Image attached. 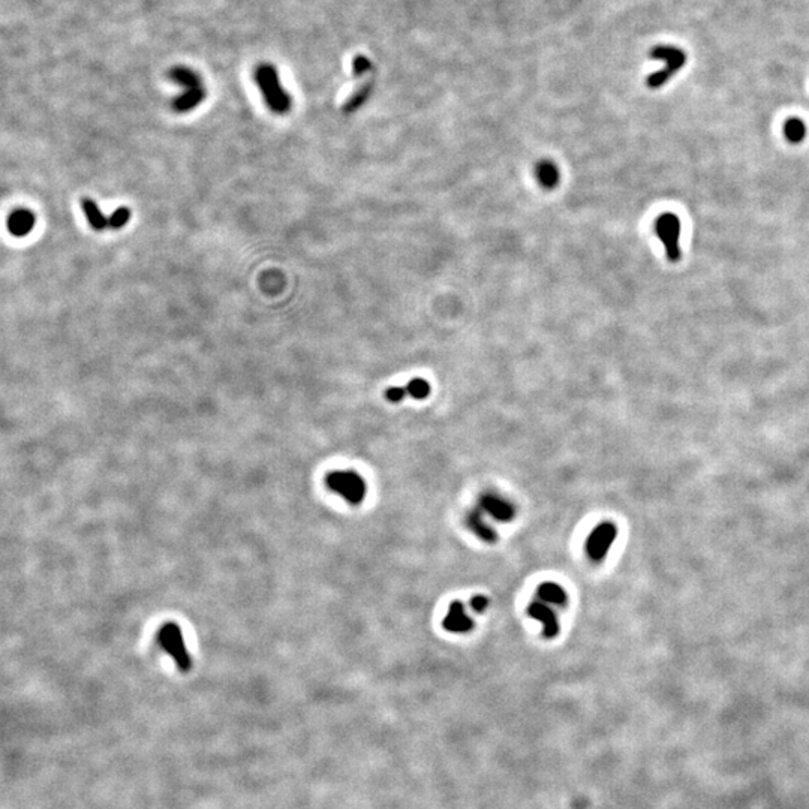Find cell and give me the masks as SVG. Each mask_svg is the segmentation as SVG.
I'll return each instance as SVG.
<instances>
[{
	"mask_svg": "<svg viewBox=\"0 0 809 809\" xmlns=\"http://www.w3.org/2000/svg\"><path fill=\"white\" fill-rule=\"evenodd\" d=\"M254 80L261 90L265 105L274 114H287L292 105L291 94L282 88L279 80V72L273 63H260L255 68Z\"/></svg>",
	"mask_w": 809,
	"mask_h": 809,
	"instance_id": "6da1fadb",
	"label": "cell"
},
{
	"mask_svg": "<svg viewBox=\"0 0 809 809\" xmlns=\"http://www.w3.org/2000/svg\"><path fill=\"white\" fill-rule=\"evenodd\" d=\"M651 59L664 60L666 62L664 70L653 72L646 80V85L649 89H659L673 79V76L685 66L686 53L677 47L657 45L651 51Z\"/></svg>",
	"mask_w": 809,
	"mask_h": 809,
	"instance_id": "7a4b0ae2",
	"label": "cell"
},
{
	"mask_svg": "<svg viewBox=\"0 0 809 809\" xmlns=\"http://www.w3.org/2000/svg\"><path fill=\"white\" fill-rule=\"evenodd\" d=\"M327 486L334 493L340 495L351 505H358L365 501L366 481L356 471H334L327 475Z\"/></svg>",
	"mask_w": 809,
	"mask_h": 809,
	"instance_id": "3957f363",
	"label": "cell"
},
{
	"mask_svg": "<svg viewBox=\"0 0 809 809\" xmlns=\"http://www.w3.org/2000/svg\"><path fill=\"white\" fill-rule=\"evenodd\" d=\"M681 219L675 213H662L655 221V234L664 245L667 260L670 263H677L681 260Z\"/></svg>",
	"mask_w": 809,
	"mask_h": 809,
	"instance_id": "277c9868",
	"label": "cell"
},
{
	"mask_svg": "<svg viewBox=\"0 0 809 809\" xmlns=\"http://www.w3.org/2000/svg\"><path fill=\"white\" fill-rule=\"evenodd\" d=\"M158 642L161 648L176 661L180 671H189L192 667V659L189 657L183 633L178 625L170 622L163 625L158 633Z\"/></svg>",
	"mask_w": 809,
	"mask_h": 809,
	"instance_id": "5b68a950",
	"label": "cell"
},
{
	"mask_svg": "<svg viewBox=\"0 0 809 809\" xmlns=\"http://www.w3.org/2000/svg\"><path fill=\"white\" fill-rule=\"evenodd\" d=\"M617 538V528L613 522H602L592 529L584 543V550L592 562L600 564L606 559L610 547Z\"/></svg>",
	"mask_w": 809,
	"mask_h": 809,
	"instance_id": "8992f818",
	"label": "cell"
},
{
	"mask_svg": "<svg viewBox=\"0 0 809 809\" xmlns=\"http://www.w3.org/2000/svg\"><path fill=\"white\" fill-rule=\"evenodd\" d=\"M478 505L484 513H487L489 515H492L493 519H496L499 522H504V523L511 522L515 515V509L511 505V502H509L506 499L501 498L499 495H495V493L481 495Z\"/></svg>",
	"mask_w": 809,
	"mask_h": 809,
	"instance_id": "52a82bcc",
	"label": "cell"
},
{
	"mask_svg": "<svg viewBox=\"0 0 809 809\" xmlns=\"http://www.w3.org/2000/svg\"><path fill=\"white\" fill-rule=\"evenodd\" d=\"M442 626L449 633L464 634V633L472 631V628H474V621H472V619L467 613H464V606L462 604L460 601H453L450 604L449 613H447V616L444 617Z\"/></svg>",
	"mask_w": 809,
	"mask_h": 809,
	"instance_id": "ba28073f",
	"label": "cell"
},
{
	"mask_svg": "<svg viewBox=\"0 0 809 809\" xmlns=\"http://www.w3.org/2000/svg\"><path fill=\"white\" fill-rule=\"evenodd\" d=\"M528 615L543 624V634L546 639H553L559 634V622L552 608L541 601H533L528 607Z\"/></svg>",
	"mask_w": 809,
	"mask_h": 809,
	"instance_id": "9c48e42d",
	"label": "cell"
},
{
	"mask_svg": "<svg viewBox=\"0 0 809 809\" xmlns=\"http://www.w3.org/2000/svg\"><path fill=\"white\" fill-rule=\"evenodd\" d=\"M37 218L29 209H15L8 216V229L14 237H25L35 227Z\"/></svg>",
	"mask_w": 809,
	"mask_h": 809,
	"instance_id": "30bf717a",
	"label": "cell"
},
{
	"mask_svg": "<svg viewBox=\"0 0 809 809\" xmlns=\"http://www.w3.org/2000/svg\"><path fill=\"white\" fill-rule=\"evenodd\" d=\"M467 524L478 538L486 541V543H496L498 541V533L484 522L483 510L481 509H472L468 511Z\"/></svg>",
	"mask_w": 809,
	"mask_h": 809,
	"instance_id": "8fae6325",
	"label": "cell"
},
{
	"mask_svg": "<svg viewBox=\"0 0 809 809\" xmlns=\"http://www.w3.org/2000/svg\"><path fill=\"white\" fill-rule=\"evenodd\" d=\"M207 96V90H205V85H200V88H194V89H186V92L183 94H180L174 101H173V110L176 113H187V111H192L195 110L198 105L201 104V102Z\"/></svg>",
	"mask_w": 809,
	"mask_h": 809,
	"instance_id": "7c38bea8",
	"label": "cell"
},
{
	"mask_svg": "<svg viewBox=\"0 0 809 809\" xmlns=\"http://www.w3.org/2000/svg\"><path fill=\"white\" fill-rule=\"evenodd\" d=\"M535 178L541 187L550 191L557 186L561 176H559V170L553 161L541 159L535 165Z\"/></svg>",
	"mask_w": 809,
	"mask_h": 809,
	"instance_id": "4fadbf2b",
	"label": "cell"
},
{
	"mask_svg": "<svg viewBox=\"0 0 809 809\" xmlns=\"http://www.w3.org/2000/svg\"><path fill=\"white\" fill-rule=\"evenodd\" d=\"M81 209L85 214V218H88L89 225L94 229V231H104L108 228L110 225V221L108 218L104 216V213L101 212L99 205L94 203L92 198L89 196H84L81 198Z\"/></svg>",
	"mask_w": 809,
	"mask_h": 809,
	"instance_id": "5bb4252c",
	"label": "cell"
},
{
	"mask_svg": "<svg viewBox=\"0 0 809 809\" xmlns=\"http://www.w3.org/2000/svg\"><path fill=\"white\" fill-rule=\"evenodd\" d=\"M537 595L541 601L544 602H550V604H555V606H565L566 601H568V595L565 589H562L559 584L552 583V582H546L543 584H540L538 589H537Z\"/></svg>",
	"mask_w": 809,
	"mask_h": 809,
	"instance_id": "9a60e30c",
	"label": "cell"
},
{
	"mask_svg": "<svg viewBox=\"0 0 809 809\" xmlns=\"http://www.w3.org/2000/svg\"><path fill=\"white\" fill-rule=\"evenodd\" d=\"M784 135L788 143L800 144L806 136V125L800 119L791 117L784 125Z\"/></svg>",
	"mask_w": 809,
	"mask_h": 809,
	"instance_id": "2e32d148",
	"label": "cell"
},
{
	"mask_svg": "<svg viewBox=\"0 0 809 809\" xmlns=\"http://www.w3.org/2000/svg\"><path fill=\"white\" fill-rule=\"evenodd\" d=\"M404 391H407V396H411L412 399L423 400V399L429 398L430 385L426 380H421V378H414V380H411L407 385H404Z\"/></svg>",
	"mask_w": 809,
	"mask_h": 809,
	"instance_id": "e0dca14e",
	"label": "cell"
},
{
	"mask_svg": "<svg viewBox=\"0 0 809 809\" xmlns=\"http://www.w3.org/2000/svg\"><path fill=\"white\" fill-rule=\"evenodd\" d=\"M132 216V212L129 210L127 207H119L116 209L113 213H111V216L108 218L110 221V229H122L123 227H126V223L129 222Z\"/></svg>",
	"mask_w": 809,
	"mask_h": 809,
	"instance_id": "ac0fdd59",
	"label": "cell"
},
{
	"mask_svg": "<svg viewBox=\"0 0 809 809\" xmlns=\"http://www.w3.org/2000/svg\"><path fill=\"white\" fill-rule=\"evenodd\" d=\"M404 398H407L404 387H389V389L385 390V399L391 403H399Z\"/></svg>",
	"mask_w": 809,
	"mask_h": 809,
	"instance_id": "d6986e66",
	"label": "cell"
},
{
	"mask_svg": "<svg viewBox=\"0 0 809 809\" xmlns=\"http://www.w3.org/2000/svg\"><path fill=\"white\" fill-rule=\"evenodd\" d=\"M487 606H489V600L483 595H475L474 598L471 600V607L477 613H483L484 610L487 608Z\"/></svg>",
	"mask_w": 809,
	"mask_h": 809,
	"instance_id": "ffe728a7",
	"label": "cell"
}]
</instances>
